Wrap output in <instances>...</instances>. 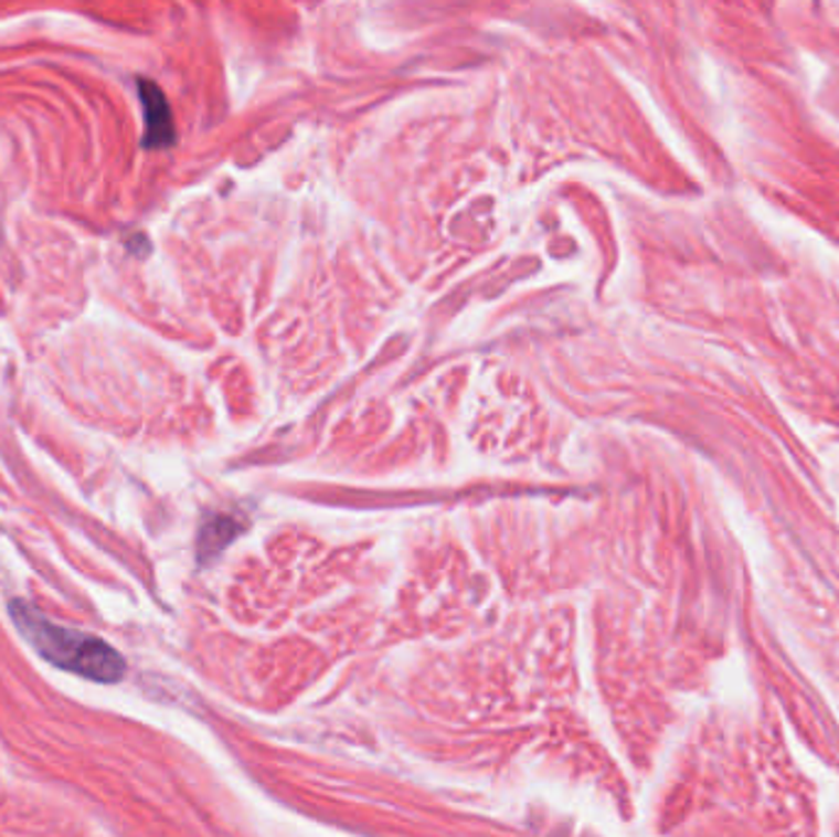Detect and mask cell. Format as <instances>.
<instances>
[{
    "label": "cell",
    "mask_w": 839,
    "mask_h": 837,
    "mask_svg": "<svg viewBox=\"0 0 839 837\" xmlns=\"http://www.w3.org/2000/svg\"><path fill=\"white\" fill-rule=\"evenodd\" d=\"M10 616L25 642L52 666L96 682H118L126 676L124 656L104 638L44 619L20 600L10 604Z\"/></svg>",
    "instance_id": "obj_1"
},
{
    "label": "cell",
    "mask_w": 839,
    "mask_h": 837,
    "mask_svg": "<svg viewBox=\"0 0 839 837\" xmlns=\"http://www.w3.org/2000/svg\"><path fill=\"white\" fill-rule=\"evenodd\" d=\"M140 98L142 108H146V146H170L174 138V126L170 106L164 102L160 86H155L152 82H140Z\"/></svg>",
    "instance_id": "obj_2"
}]
</instances>
